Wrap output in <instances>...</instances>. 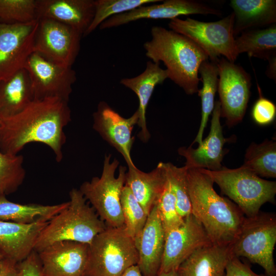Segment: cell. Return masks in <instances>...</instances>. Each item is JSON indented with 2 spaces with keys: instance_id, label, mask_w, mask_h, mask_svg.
<instances>
[{
  "instance_id": "obj_35",
  "label": "cell",
  "mask_w": 276,
  "mask_h": 276,
  "mask_svg": "<svg viewBox=\"0 0 276 276\" xmlns=\"http://www.w3.org/2000/svg\"><path fill=\"white\" fill-rule=\"evenodd\" d=\"M37 19L36 0H0V22L27 23Z\"/></svg>"
},
{
  "instance_id": "obj_23",
  "label": "cell",
  "mask_w": 276,
  "mask_h": 276,
  "mask_svg": "<svg viewBox=\"0 0 276 276\" xmlns=\"http://www.w3.org/2000/svg\"><path fill=\"white\" fill-rule=\"evenodd\" d=\"M230 245L210 244L193 252L179 266V276H225Z\"/></svg>"
},
{
  "instance_id": "obj_6",
  "label": "cell",
  "mask_w": 276,
  "mask_h": 276,
  "mask_svg": "<svg viewBox=\"0 0 276 276\" xmlns=\"http://www.w3.org/2000/svg\"><path fill=\"white\" fill-rule=\"evenodd\" d=\"M137 262L134 239L127 233L124 226H107L89 244L84 276H121Z\"/></svg>"
},
{
  "instance_id": "obj_39",
  "label": "cell",
  "mask_w": 276,
  "mask_h": 276,
  "mask_svg": "<svg viewBox=\"0 0 276 276\" xmlns=\"http://www.w3.org/2000/svg\"><path fill=\"white\" fill-rule=\"evenodd\" d=\"M225 276H267L254 272L247 264L242 262L239 258L231 256L225 268Z\"/></svg>"
},
{
  "instance_id": "obj_41",
  "label": "cell",
  "mask_w": 276,
  "mask_h": 276,
  "mask_svg": "<svg viewBox=\"0 0 276 276\" xmlns=\"http://www.w3.org/2000/svg\"><path fill=\"white\" fill-rule=\"evenodd\" d=\"M268 61L269 62V64L267 66L266 74L268 77L275 80L276 55L273 56Z\"/></svg>"
},
{
  "instance_id": "obj_40",
  "label": "cell",
  "mask_w": 276,
  "mask_h": 276,
  "mask_svg": "<svg viewBox=\"0 0 276 276\" xmlns=\"http://www.w3.org/2000/svg\"><path fill=\"white\" fill-rule=\"evenodd\" d=\"M16 265L12 261L4 259L0 270V276H16Z\"/></svg>"
},
{
  "instance_id": "obj_37",
  "label": "cell",
  "mask_w": 276,
  "mask_h": 276,
  "mask_svg": "<svg viewBox=\"0 0 276 276\" xmlns=\"http://www.w3.org/2000/svg\"><path fill=\"white\" fill-rule=\"evenodd\" d=\"M257 86L260 97L252 106L251 117L258 125H268L275 119L276 106L272 101L262 95L260 87L258 85Z\"/></svg>"
},
{
  "instance_id": "obj_28",
  "label": "cell",
  "mask_w": 276,
  "mask_h": 276,
  "mask_svg": "<svg viewBox=\"0 0 276 276\" xmlns=\"http://www.w3.org/2000/svg\"><path fill=\"white\" fill-rule=\"evenodd\" d=\"M239 55L246 53L249 57L268 60L276 53V25L264 29L247 30L235 38Z\"/></svg>"
},
{
  "instance_id": "obj_13",
  "label": "cell",
  "mask_w": 276,
  "mask_h": 276,
  "mask_svg": "<svg viewBox=\"0 0 276 276\" xmlns=\"http://www.w3.org/2000/svg\"><path fill=\"white\" fill-rule=\"evenodd\" d=\"M38 20L27 23L0 22V81L24 68L34 52Z\"/></svg>"
},
{
  "instance_id": "obj_22",
  "label": "cell",
  "mask_w": 276,
  "mask_h": 276,
  "mask_svg": "<svg viewBox=\"0 0 276 276\" xmlns=\"http://www.w3.org/2000/svg\"><path fill=\"white\" fill-rule=\"evenodd\" d=\"M168 78L166 69L160 66V63L151 60L146 63L145 70L141 74L130 78H123L120 83L132 90L137 96L139 106L136 110L139 114L137 125L141 130L137 134L143 142H147L150 137L146 123V111L148 103L155 87L163 83Z\"/></svg>"
},
{
  "instance_id": "obj_33",
  "label": "cell",
  "mask_w": 276,
  "mask_h": 276,
  "mask_svg": "<svg viewBox=\"0 0 276 276\" xmlns=\"http://www.w3.org/2000/svg\"><path fill=\"white\" fill-rule=\"evenodd\" d=\"M120 201L125 229L134 240L142 231L148 215L126 185L122 190Z\"/></svg>"
},
{
  "instance_id": "obj_3",
  "label": "cell",
  "mask_w": 276,
  "mask_h": 276,
  "mask_svg": "<svg viewBox=\"0 0 276 276\" xmlns=\"http://www.w3.org/2000/svg\"><path fill=\"white\" fill-rule=\"evenodd\" d=\"M151 39L145 42L146 56L155 63L163 62L168 78L188 95L198 91L201 64L209 60L206 53L186 36L161 26L151 29Z\"/></svg>"
},
{
  "instance_id": "obj_21",
  "label": "cell",
  "mask_w": 276,
  "mask_h": 276,
  "mask_svg": "<svg viewBox=\"0 0 276 276\" xmlns=\"http://www.w3.org/2000/svg\"><path fill=\"white\" fill-rule=\"evenodd\" d=\"M49 221L25 224L0 221V254L4 259L16 264L25 259L34 250L39 235Z\"/></svg>"
},
{
  "instance_id": "obj_15",
  "label": "cell",
  "mask_w": 276,
  "mask_h": 276,
  "mask_svg": "<svg viewBox=\"0 0 276 276\" xmlns=\"http://www.w3.org/2000/svg\"><path fill=\"white\" fill-rule=\"evenodd\" d=\"M191 14L222 15L221 12L203 3L192 0H166L159 4L145 5L113 16L103 21L101 30L119 27L142 19H170Z\"/></svg>"
},
{
  "instance_id": "obj_44",
  "label": "cell",
  "mask_w": 276,
  "mask_h": 276,
  "mask_svg": "<svg viewBox=\"0 0 276 276\" xmlns=\"http://www.w3.org/2000/svg\"><path fill=\"white\" fill-rule=\"evenodd\" d=\"M4 258L3 256L0 254V270L2 268Z\"/></svg>"
},
{
  "instance_id": "obj_16",
  "label": "cell",
  "mask_w": 276,
  "mask_h": 276,
  "mask_svg": "<svg viewBox=\"0 0 276 276\" xmlns=\"http://www.w3.org/2000/svg\"><path fill=\"white\" fill-rule=\"evenodd\" d=\"M93 128L124 157L128 168L136 167L131 156L134 138L132 130L137 124L139 114L136 111L130 117L121 116L104 101H101L93 113Z\"/></svg>"
},
{
  "instance_id": "obj_12",
  "label": "cell",
  "mask_w": 276,
  "mask_h": 276,
  "mask_svg": "<svg viewBox=\"0 0 276 276\" xmlns=\"http://www.w3.org/2000/svg\"><path fill=\"white\" fill-rule=\"evenodd\" d=\"M32 85L34 100L59 98L68 101L77 80L72 67L58 64L33 52L25 65Z\"/></svg>"
},
{
  "instance_id": "obj_36",
  "label": "cell",
  "mask_w": 276,
  "mask_h": 276,
  "mask_svg": "<svg viewBox=\"0 0 276 276\" xmlns=\"http://www.w3.org/2000/svg\"><path fill=\"white\" fill-rule=\"evenodd\" d=\"M156 205L165 235L182 224L184 219L177 212L176 197L167 178L163 191Z\"/></svg>"
},
{
  "instance_id": "obj_18",
  "label": "cell",
  "mask_w": 276,
  "mask_h": 276,
  "mask_svg": "<svg viewBox=\"0 0 276 276\" xmlns=\"http://www.w3.org/2000/svg\"><path fill=\"white\" fill-rule=\"evenodd\" d=\"M209 134L201 144L195 149L191 145L178 149L179 155L186 159L188 168L205 169L211 171L220 170L225 151L223 146L226 142L220 124L221 111L219 101L215 102Z\"/></svg>"
},
{
  "instance_id": "obj_34",
  "label": "cell",
  "mask_w": 276,
  "mask_h": 276,
  "mask_svg": "<svg viewBox=\"0 0 276 276\" xmlns=\"http://www.w3.org/2000/svg\"><path fill=\"white\" fill-rule=\"evenodd\" d=\"M164 167L167 178L176 197L177 212L184 219L192 214L187 185V168L186 166L178 167L170 163H164Z\"/></svg>"
},
{
  "instance_id": "obj_4",
  "label": "cell",
  "mask_w": 276,
  "mask_h": 276,
  "mask_svg": "<svg viewBox=\"0 0 276 276\" xmlns=\"http://www.w3.org/2000/svg\"><path fill=\"white\" fill-rule=\"evenodd\" d=\"M69 196L67 207L53 217L39 235L34 247L36 252L61 241L90 244L107 227L79 189H72Z\"/></svg>"
},
{
  "instance_id": "obj_24",
  "label": "cell",
  "mask_w": 276,
  "mask_h": 276,
  "mask_svg": "<svg viewBox=\"0 0 276 276\" xmlns=\"http://www.w3.org/2000/svg\"><path fill=\"white\" fill-rule=\"evenodd\" d=\"M164 163H158L155 169L146 173L136 167L128 168L125 185L148 215L162 193L166 182Z\"/></svg>"
},
{
  "instance_id": "obj_7",
  "label": "cell",
  "mask_w": 276,
  "mask_h": 276,
  "mask_svg": "<svg viewBox=\"0 0 276 276\" xmlns=\"http://www.w3.org/2000/svg\"><path fill=\"white\" fill-rule=\"evenodd\" d=\"M276 243V217L273 213H259L246 217L230 245L232 256L243 257L261 266L267 276H275L273 251Z\"/></svg>"
},
{
  "instance_id": "obj_42",
  "label": "cell",
  "mask_w": 276,
  "mask_h": 276,
  "mask_svg": "<svg viewBox=\"0 0 276 276\" xmlns=\"http://www.w3.org/2000/svg\"><path fill=\"white\" fill-rule=\"evenodd\" d=\"M121 276H143L137 265L128 268Z\"/></svg>"
},
{
  "instance_id": "obj_43",
  "label": "cell",
  "mask_w": 276,
  "mask_h": 276,
  "mask_svg": "<svg viewBox=\"0 0 276 276\" xmlns=\"http://www.w3.org/2000/svg\"><path fill=\"white\" fill-rule=\"evenodd\" d=\"M156 276H179L177 270L159 271Z\"/></svg>"
},
{
  "instance_id": "obj_17",
  "label": "cell",
  "mask_w": 276,
  "mask_h": 276,
  "mask_svg": "<svg viewBox=\"0 0 276 276\" xmlns=\"http://www.w3.org/2000/svg\"><path fill=\"white\" fill-rule=\"evenodd\" d=\"M37 254L42 276H84L89 244L72 241H58Z\"/></svg>"
},
{
  "instance_id": "obj_31",
  "label": "cell",
  "mask_w": 276,
  "mask_h": 276,
  "mask_svg": "<svg viewBox=\"0 0 276 276\" xmlns=\"http://www.w3.org/2000/svg\"><path fill=\"white\" fill-rule=\"evenodd\" d=\"M21 155L5 153L0 150V197L15 192L26 176Z\"/></svg>"
},
{
  "instance_id": "obj_10",
  "label": "cell",
  "mask_w": 276,
  "mask_h": 276,
  "mask_svg": "<svg viewBox=\"0 0 276 276\" xmlns=\"http://www.w3.org/2000/svg\"><path fill=\"white\" fill-rule=\"evenodd\" d=\"M217 65L221 117L231 127L240 122L245 115L250 96L251 77L241 66L223 57Z\"/></svg>"
},
{
  "instance_id": "obj_30",
  "label": "cell",
  "mask_w": 276,
  "mask_h": 276,
  "mask_svg": "<svg viewBox=\"0 0 276 276\" xmlns=\"http://www.w3.org/2000/svg\"><path fill=\"white\" fill-rule=\"evenodd\" d=\"M242 166L259 177L275 178V142L266 140L260 144L252 143L246 150Z\"/></svg>"
},
{
  "instance_id": "obj_32",
  "label": "cell",
  "mask_w": 276,
  "mask_h": 276,
  "mask_svg": "<svg viewBox=\"0 0 276 276\" xmlns=\"http://www.w3.org/2000/svg\"><path fill=\"white\" fill-rule=\"evenodd\" d=\"M160 0H95L93 20L83 36L93 32L108 18L130 11L140 6L162 2Z\"/></svg>"
},
{
  "instance_id": "obj_26",
  "label": "cell",
  "mask_w": 276,
  "mask_h": 276,
  "mask_svg": "<svg viewBox=\"0 0 276 276\" xmlns=\"http://www.w3.org/2000/svg\"><path fill=\"white\" fill-rule=\"evenodd\" d=\"M34 100L31 80L25 68L0 81V117L2 118L18 113Z\"/></svg>"
},
{
  "instance_id": "obj_45",
  "label": "cell",
  "mask_w": 276,
  "mask_h": 276,
  "mask_svg": "<svg viewBox=\"0 0 276 276\" xmlns=\"http://www.w3.org/2000/svg\"><path fill=\"white\" fill-rule=\"evenodd\" d=\"M2 127H3V121H2V118L0 117V131Z\"/></svg>"
},
{
  "instance_id": "obj_20",
  "label": "cell",
  "mask_w": 276,
  "mask_h": 276,
  "mask_svg": "<svg viewBox=\"0 0 276 276\" xmlns=\"http://www.w3.org/2000/svg\"><path fill=\"white\" fill-rule=\"evenodd\" d=\"M37 19L48 18L69 26L83 34L95 14L94 0H36Z\"/></svg>"
},
{
  "instance_id": "obj_5",
  "label": "cell",
  "mask_w": 276,
  "mask_h": 276,
  "mask_svg": "<svg viewBox=\"0 0 276 276\" xmlns=\"http://www.w3.org/2000/svg\"><path fill=\"white\" fill-rule=\"evenodd\" d=\"M198 169L208 175L246 217L257 215L264 203L274 202L275 181L262 179L242 166L233 169L222 167L217 171Z\"/></svg>"
},
{
  "instance_id": "obj_14",
  "label": "cell",
  "mask_w": 276,
  "mask_h": 276,
  "mask_svg": "<svg viewBox=\"0 0 276 276\" xmlns=\"http://www.w3.org/2000/svg\"><path fill=\"white\" fill-rule=\"evenodd\" d=\"M211 243L202 225L190 214L184 218L181 225L165 234L159 272L177 270L193 252Z\"/></svg>"
},
{
  "instance_id": "obj_25",
  "label": "cell",
  "mask_w": 276,
  "mask_h": 276,
  "mask_svg": "<svg viewBox=\"0 0 276 276\" xmlns=\"http://www.w3.org/2000/svg\"><path fill=\"white\" fill-rule=\"evenodd\" d=\"M235 16L234 36L276 22L275 0H231Z\"/></svg>"
},
{
  "instance_id": "obj_27",
  "label": "cell",
  "mask_w": 276,
  "mask_h": 276,
  "mask_svg": "<svg viewBox=\"0 0 276 276\" xmlns=\"http://www.w3.org/2000/svg\"><path fill=\"white\" fill-rule=\"evenodd\" d=\"M68 204V201L54 205L21 204L3 196L0 197V221L25 224L49 221Z\"/></svg>"
},
{
  "instance_id": "obj_19",
  "label": "cell",
  "mask_w": 276,
  "mask_h": 276,
  "mask_svg": "<svg viewBox=\"0 0 276 276\" xmlns=\"http://www.w3.org/2000/svg\"><path fill=\"white\" fill-rule=\"evenodd\" d=\"M165 232L155 204L148 215L140 235L134 240L138 266L143 276H156L159 272L165 245Z\"/></svg>"
},
{
  "instance_id": "obj_38",
  "label": "cell",
  "mask_w": 276,
  "mask_h": 276,
  "mask_svg": "<svg viewBox=\"0 0 276 276\" xmlns=\"http://www.w3.org/2000/svg\"><path fill=\"white\" fill-rule=\"evenodd\" d=\"M16 276H42L41 265L38 254L33 250L16 265Z\"/></svg>"
},
{
  "instance_id": "obj_1",
  "label": "cell",
  "mask_w": 276,
  "mask_h": 276,
  "mask_svg": "<svg viewBox=\"0 0 276 276\" xmlns=\"http://www.w3.org/2000/svg\"><path fill=\"white\" fill-rule=\"evenodd\" d=\"M2 119V152L18 154L27 144L38 142L49 146L58 162L62 160L64 128L71 121L68 101L59 98L35 99L18 113Z\"/></svg>"
},
{
  "instance_id": "obj_9",
  "label": "cell",
  "mask_w": 276,
  "mask_h": 276,
  "mask_svg": "<svg viewBox=\"0 0 276 276\" xmlns=\"http://www.w3.org/2000/svg\"><path fill=\"white\" fill-rule=\"evenodd\" d=\"M233 12L216 21L204 22L187 17L171 19L170 30L182 34L199 45L211 61L217 63L220 56L234 62L239 54L234 36Z\"/></svg>"
},
{
  "instance_id": "obj_2",
  "label": "cell",
  "mask_w": 276,
  "mask_h": 276,
  "mask_svg": "<svg viewBox=\"0 0 276 276\" xmlns=\"http://www.w3.org/2000/svg\"><path fill=\"white\" fill-rule=\"evenodd\" d=\"M187 180L192 214L212 244L230 245L245 219L243 212L235 203L218 195L212 179L199 169L187 168Z\"/></svg>"
},
{
  "instance_id": "obj_8",
  "label": "cell",
  "mask_w": 276,
  "mask_h": 276,
  "mask_svg": "<svg viewBox=\"0 0 276 276\" xmlns=\"http://www.w3.org/2000/svg\"><path fill=\"white\" fill-rule=\"evenodd\" d=\"M110 158L111 155L105 156L101 176L83 182L79 190L106 226L120 227L124 226L120 198L126 168L120 166L118 176L116 177L119 162L116 158L110 162Z\"/></svg>"
},
{
  "instance_id": "obj_29",
  "label": "cell",
  "mask_w": 276,
  "mask_h": 276,
  "mask_svg": "<svg viewBox=\"0 0 276 276\" xmlns=\"http://www.w3.org/2000/svg\"><path fill=\"white\" fill-rule=\"evenodd\" d=\"M198 73L201 76L202 87L198 93L201 99V119L197 134L192 143L201 144L203 134L206 127L209 117L214 107V98L217 90L218 83V68L217 63L207 60L200 65Z\"/></svg>"
},
{
  "instance_id": "obj_11",
  "label": "cell",
  "mask_w": 276,
  "mask_h": 276,
  "mask_svg": "<svg viewBox=\"0 0 276 276\" xmlns=\"http://www.w3.org/2000/svg\"><path fill=\"white\" fill-rule=\"evenodd\" d=\"M38 20L34 52L58 64L72 67L79 52L83 34L52 19Z\"/></svg>"
}]
</instances>
